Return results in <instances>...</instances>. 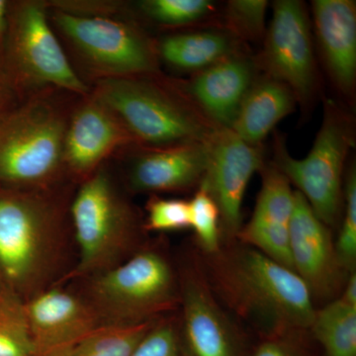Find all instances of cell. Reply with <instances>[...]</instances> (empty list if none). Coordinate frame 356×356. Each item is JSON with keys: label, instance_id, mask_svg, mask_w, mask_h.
I'll use <instances>...</instances> for the list:
<instances>
[{"label": "cell", "instance_id": "cell-23", "mask_svg": "<svg viewBox=\"0 0 356 356\" xmlns=\"http://www.w3.org/2000/svg\"><path fill=\"white\" fill-rule=\"evenodd\" d=\"M156 321L138 325H98L69 356H132Z\"/></svg>", "mask_w": 356, "mask_h": 356}, {"label": "cell", "instance_id": "cell-19", "mask_svg": "<svg viewBox=\"0 0 356 356\" xmlns=\"http://www.w3.org/2000/svg\"><path fill=\"white\" fill-rule=\"evenodd\" d=\"M312 27L323 64L339 95L351 100L356 86V2L314 0Z\"/></svg>", "mask_w": 356, "mask_h": 356}, {"label": "cell", "instance_id": "cell-16", "mask_svg": "<svg viewBox=\"0 0 356 356\" xmlns=\"http://www.w3.org/2000/svg\"><path fill=\"white\" fill-rule=\"evenodd\" d=\"M212 138L143 147L131 163L129 186L135 192L147 193L196 191L207 172Z\"/></svg>", "mask_w": 356, "mask_h": 356}, {"label": "cell", "instance_id": "cell-5", "mask_svg": "<svg viewBox=\"0 0 356 356\" xmlns=\"http://www.w3.org/2000/svg\"><path fill=\"white\" fill-rule=\"evenodd\" d=\"M70 117L55 102L33 96L0 119V182L44 189L65 170Z\"/></svg>", "mask_w": 356, "mask_h": 356}, {"label": "cell", "instance_id": "cell-22", "mask_svg": "<svg viewBox=\"0 0 356 356\" xmlns=\"http://www.w3.org/2000/svg\"><path fill=\"white\" fill-rule=\"evenodd\" d=\"M309 332L323 356H356V307L337 297L316 309Z\"/></svg>", "mask_w": 356, "mask_h": 356}, {"label": "cell", "instance_id": "cell-27", "mask_svg": "<svg viewBox=\"0 0 356 356\" xmlns=\"http://www.w3.org/2000/svg\"><path fill=\"white\" fill-rule=\"evenodd\" d=\"M191 228L195 235L199 254H216L222 248L220 212L214 199L202 184L189 201Z\"/></svg>", "mask_w": 356, "mask_h": 356}, {"label": "cell", "instance_id": "cell-25", "mask_svg": "<svg viewBox=\"0 0 356 356\" xmlns=\"http://www.w3.org/2000/svg\"><path fill=\"white\" fill-rule=\"evenodd\" d=\"M0 356H34L23 302L7 288L0 294Z\"/></svg>", "mask_w": 356, "mask_h": 356}, {"label": "cell", "instance_id": "cell-9", "mask_svg": "<svg viewBox=\"0 0 356 356\" xmlns=\"http://www.w3.org/2000/svg\"><path fill=\"white\" fill-rule=\"evenodd\" d=\"M51 18L98 79L159 74L156 44L133 23L58 10Z\"/></svg>", "mask_w": 356, "mask_h": 356}, {"label": "cell", "instance_id": "cell-2", "mask_svg": "<svg viewBox=\"0 0 356 356\" xmlns=\"http://www.w3.org/2000/svg\"><path fill=\"white\" fill-rule=\"evenodd\" d=\"M158 76L97 79L91 95L111 109L140 146L208 140L220 130L179 81Z\"/></svg>", "mask_w": 356, "mask_h": 356}, {"label": "cell", "instance_id": "cell-13", "mask_svg": "<svg viewBox=\"0 0 356 356\" xmlns=\"http://www.w3.org/2000/svg\"><path fill=\"white\" fill-rule=\"evenodd\" d=\"M264 165V147L250 146L229 129H220L211 140L209 165L202 184L219 209L222 245L236 242L243 225L248 185Z\"/></svg>", "mask_w": 356, "mask_h": 356}, {"label": "cell", "instance_id": "cell-8", "mask_svg": "<svg viewBox=\"0 0 356 356\" xmlns=\"http://www.w3.org/2000/svg\"><path fill=\"white\" fill-rule=\"evenodd\" d=\"M3 55L9 81L20 88L54 86L86 97L90 95L49 24L47 2L10 4Z\"/></svg>", "mask_w": 356, "mask_h": 356}, {"label": "cell", "instance_id": "cell-35", "mask_svg": "<svg viewBox=\"0 0 356 356\" xmlns=\"http://www.w3.org/2000/svg\"><path fill=\"white\" fill-rule=\"evenodd\" d=\"M4 289H6V287L2 285L1 280H0V294L4 291Z\"/></svg>", "mask_w": 356, "mask_h": 356}, {"label": "cell", "instance_id": "cell-15", "mask_svg": "<svg viewBox=\"0 0 356 356\" xmlns=\"http://www.w3.org/2000/svg\"><path fill=\"white\" fill-rule=\"evenodd\" d=\"M140 146L119 117L89 95L70 117L65 139V170L89 177L121 147Z\"/></svg>", "mask_w": 356, "mask_h": 356}, {"label": "cell", "instance_id": "cell-17", "mask_svg": "<svg viewBox=\"0 0 356 356\" xmlns=\"http://www.w3.org/2000/svg\"><path fill=\"white\" fill-rule=\"evenodd\" d=\"M261 172V188L254 213L250 221L243 225L236 242L255 248L293 270L289 228L294 210V191L289 180L273 163L264 165Z\"/></svg>", "mask_w": 356, "mask_h": 356}, {"label": "cell", "instance_id": "cell-32", "mask_svg": "<svg viewBox=\"0 0 356 356\" xmlns=\"http://www.w3.org/2000/svg\"><path fill=\"white\" fill-rule=\"evenodd\" d=\"M48 7L53 10L60 11L72 15L83 16V17H95L105 16L112 17L113 14L120 8V2L115 1H83V0H58V1L47 2Z\"/></svg>", "mask_w": 356, "mask_h": 356}, {"label": "cell", "instance_id": "cell-1", "mask_svg": "<svg viewBox=\"0 0 356 356\" xmlns=\"http://www.w3.org/2000/svg\"><path fill=\"white\" fill-rule=\"evenodd\" d=\"M199 257L220 303L259 337L310 329L316 307L308 288L291 269L238 242Z\"/></svg>", "mask_w": 356, "mask_h": 356}, {"label": "cell", "instance_id": "cell-10", "mask_svg": "<svg viewBox=\"0 0 356 356\" xmlns=\"http://www.w3.org/2000/svg\"><path fill=\"white\" fill-rule=\"evenodd\" d=\"M310 14L303 1L276 0L273 18L254 58L262 74L291 89L307 116L321 95V79L312 35Z\"/></svg>", "mask_w": 356, "mask_h": 356}, {"label": "cell", "instance_id": "cell-24", "mask_svg": "<svg viewBox=\"0 0 356 356\" xmlns=\"http://www.w3.org/2000/svg\"><path fill=\"white\" fill-rule=\"evenodd\" d=\"M268 6L266 0H229L220 16L219 27L241 43H262Z\"/></svg>", "mask_w": 356, "mask_h": 356}, {"label": "cell", "instance_id": "cell-31", "mask_svg": "<svg viewBox=\"0 0 356 356\" xmlns=\"http://www.w3.org/2000/svg\"><path fill=\"white\" fill-rule=\"evenodd\" d=\"M132 356H182L177 323L173 320L156 321Z\"/></svg>", "mask_w": 356, "mask_h": 356}, {"label": "cell", "instance_id": "cell-18", "mask_svg": "<svg viewBox=\"0 0 356 356\" xmlns=\"http://www.w3.org/2000/svg\"><path fill=\"white\" fill-rule=\"evenodd\" d=\"M254 58L247 51L222 58L179 83L187 95L215 125L229 129L243 98L257 77Z\"/></svg>", "mask_w": 356, "mask_h": 356}, {"label": "cell", "instance_id": "cell-34", "mask_svg": "<svg viewBox=\"0 0 356 356\" xmlns=\"http://www.w3.org/2000/svg\"><path fill=\"white\" fill-rule=\"evenodd\" d=\"M10 4L6 0H0V53L3 54L7 30H8V15Z\"/></svg>", "mask_w": 356, "mask_h": 356}, {"label": "cell", "instance_id": "cell-3", "mask_svg": "<svg viewBox=\"0 0 356 356\" xmlns=\"http://www.w3.org/2000/svg\"><path fill=\"white\" fill-rule=\"evenodd\" d=\"M355 145L353 115L332 99L325 100L322 124L305 158H293L283 138L275 136L271 163L296 186L318 219L332 229L341 221L344 165Z\"/></svg>", "mask_w": 356, "mask_h": 356}, {"label": "cell", "instance_id": "cell-14", "mask_svg": "<svg viewBox=\"0 0 356 356\" xmlns=\"http://www.w3.org/2000/svg\"><path fill=\"white\" fill-rule=\"evenodd\" d=\"M23 311L34 356H69L102 325L89 304L60 289L37 292Z\"/></svg>", "mask_w": 356, "mask_h": 356}, {"label": "cell", "instance_id": "cell-26", "mask_svg": "<svg viewBox=\"0 0 356 356\" xmlns=\"http://www.w3.org/2000/svg\"><path fill=\"white\" fill-rule=\"evenodd\" d=\"M140 11L154 22L180 27L212 19L216 8L209 0H144Z\"/></svg>", "mask_w": 356, "mask_h": 356}, {"label": "cell", "instance_id": "cell-30", "mask_svg": "<svg viewBox=\"0 0 356 356\" xmlns=\"http://www.w3.org/2000/svg\"><path fill=\"white\" fill-rule=\"evenodd\" d=\"M309 331L259 337L248 356H317Z\"/></svg>", "mask_w": 356, "mask_h": 356}, {"label": "cell", "instance_id": "cell-28", "mask_svg": "<svg viewBox=\"0 0 356 356\" xmlns=\"http://www.w3.org/2000/svg\"><path fill=\"white\" fill-rule=\"evenodd\" d=\"M334 241L339 264L348 273L356 271V170L350 165L344 177L343 206Z\"/></svg>", "mask_w": 356, "mask_h": 356}, {"label": "cell", "instance_id": "cell-21", "mask_svg": "<svg viewBox=\"0 0 356 356\" xmlns=\"http://www.w3.org/2000/svg\"><path fill=\"white\" fill-rule=\"evenodd\" d=\"M243 44L217 27L168 35L156 46L159 60L175 70L193 74L245 51Z\"/></svg>", "mask_w": 356, "mask_h": 356}, {"label": "cell", "instance_id": "cell-7", "mask_svg": "<svg viewBox=\"0 0 356 356\" xmlns=\"http://www.w3.org/2000/svg\"><path fill=\"white\" fill-rule=\"evenodd\" d=\"M79 273L97 275L118 266L139 240L137 213L104 170L84 180L72 201Z\"/></svg>", "mask_w": 356, "mask_h": 356}, {"label": "cell", "instance_id": "cell-33", "mask_svg": "<svg viewBox=\"0 0 356 356\" xmlns=\"http://www.w3.org/2000/svg\"><path fill=\"white\" fill-rule=\"evenodd\" d=\"M10 86L8 76L0 70V119L9 113L6 111V107L11 102Z\"/></svg>", "mask_w": 356, "mask_h": 356}, {"label": "cell", "instance_id": "cell-29", "mask_svg": "<svg viewBox=\"0 0 356 356\" xmlns=\"http://www.w3.org/2000/svg\"><path fill=\"white\" fill-rule=\"evenodd\" d=\"M145 229L154 232L179 231L191 228L189 201L154 196L147 205Z\"/></svg>", "mask_w": 356, "mask_h": 356}, {"label": "cell", "instance_id": "cell-12", "mask_svg": "<svg viewBox=\"0 0 356 356\" xmlns=\"http://www.w3.org/2000/svg\"><path fill=\"white\" fill-rule=\"evenodd\" d=\"M289 247L293 270L308 288L316 309L337 299L350 273L339 264L332 229L318 219L297 191H294Z\"/></svg>", "mask_w": 356, "mask_h": 356}, {"label": "cell", "instance_id": "cell-6", "mask_svg": "<svg viewBox=\"0 0 356 356\" xmlns=\"http://www.w3.org/2000/svg\"><path fill=\"white\" fill-rule=\"evenodd\" d=\"M60 226V209L42 189L0 192V280L14 294L43 280Z\"/></svg>", "mask_w": 356, "mask_h": 356}, {"label": "cell", "instance_id": "cell-11", "mask_svg": "<svg viewBox=\"0 0 356 356\" xmlns=\"http://www.w3.org/2000/svg\"><path fill=\"white\" fill-rule=\"evenodd\" d=\"M178 280L182 356H248L245 332L211 290L198 252L184 264Z\"/></svg>", "mask_w": 356, "mask_h": 356}, {"label": "cell", "instance_id": "cell-20", "mask_svg": "<svg viewBox=\"0 0 356 356\" xmlns=\"http://www.w3.org/2000/svg\"><path fill=\"white\" fill-rule=\"evenodd\" d=\"M291 89L261 74L250 86L229 130L250 146L261 147L282 119L296 108Z\"/></svg>", "mask_w": 356, "mask_h": 356}, {"label": "cell", "instance_id": "cell-4", "mask_svg": "<svg viewBox=\"0 0 356 356\" xmlns=\"http://www.w3.org/2000/svg\"><path fill=\"white\" fill-rule=\"evenodd\" d=\"M179 302V280L170 259L146 248L95 275L89 305L102 325H138L158 320Z\"/></svg>", "mask_w": 356, "mask_h": 356}]
</instances>
